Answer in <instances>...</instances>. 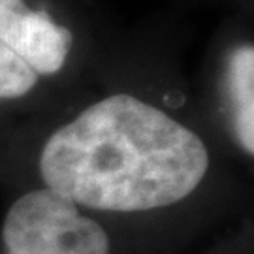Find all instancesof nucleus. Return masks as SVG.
<instances>
[{"instance_id": "f257e3e1", "label": "nucleus", "mask_w": 254, "mask_h": 254, "mask_svg": "<svg viewBox=\"0 0 254 254\" xmlns=\"http://www.w3.org/2000/svg\"><path fill=\"white\" fill-rule=\"evenodd\" d=\"M207 149L192 130L128 94L92 104L44 145L46 189L77 207L139 213L173 205L200 187Z\"/></svg>"}, {"instance_id": "f03ea898", "label": "nucleus", "mask_w": 254, "mask_h": 254, "mask_svg": "<svg viewBox=\"0 0 254 254\" xmlns=\"http://www.w3.org/2000/svg\"><path fill=\"white\" fill-rule=\"evenodd\" d=\"M4 254H113L108 232L49 189L13 201L2 222Z\"/></svg>"}, {"instance_id": "7ed1b4c3", "label": "nucleus", "mask_w": 254, "mask_h": 254, "mask_svg": "<svg viewBox=\"0 0 254 254\" xmlns=\"http://www.w3.org/2000/svg\"><path fill=\"white\" fill-rule=\"evenodd\" d=\"M0 42L36 73L63 68L72 47V32L55 25L46 11H32L25 0H0Z\"/></svg>"}, {"instance_id": "20e7f679", "label": "nucleus", "mask_w": 254, "mask_h": 254, "mask_svg": "<svg viewBox=\"0 0 254 254\" xmlns=\"http://www.w3.org/2000/svg\"><path fill=\"white\" fill-rule=\"evenodd\" d=\"M226 89L237 141L254 153V47H237L228 61Z\"/></svg>"}, {"instance_id": "39448f33", "label": "nucleus", "mask_w": 254, "mask_h": 254, "mask_svg": "<svg viewBox=\"0 0 254 254\" xmlns=\"http://www.w3.org/2000/svg\"><path fill=\"white\" fill-rule=\"evenodd\" d=\"M38 73L0 42V98L25 96L36 85Z\"/></svg>"}]
</instances>
